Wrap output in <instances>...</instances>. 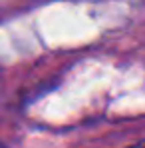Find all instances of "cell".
<instances>
[{
	"label": "cell",
	"instance_id": "obj_1",
	"mask_svg": "<svg viewBox=\"0 0 145 148\" xmlns=\"http://www.w3.org/2000/svg\"><path fill=\"white\" fill-rule=\"evenodd\" d=\"M127 148H145V140L137 142V144H133V146H127Z\"/></svg>",
	"mask_w": 145,
	"mask_h": 148
}]
</instances>
